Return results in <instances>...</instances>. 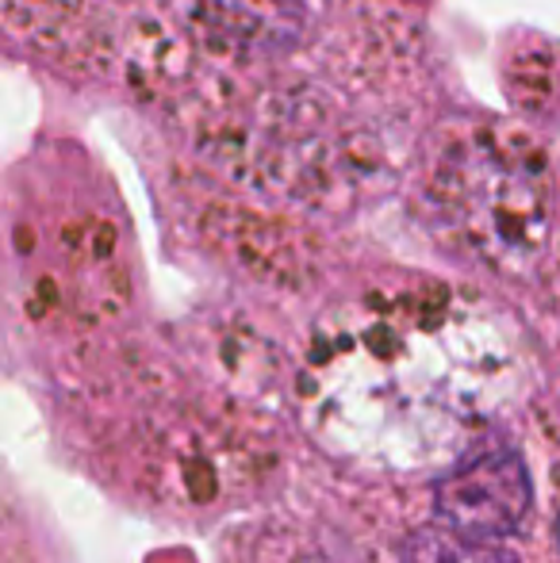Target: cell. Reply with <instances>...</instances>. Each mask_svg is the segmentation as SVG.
Returning <instances> with one entry per match:
<instances>
[{
	"label": "cell",
	"mask_w": 560,
	"mask_h": 563,
	"mask_svg": "<svg viewBox=\"0 0 560 563\" xmlns=\"http://www.w3.org/2000/svg\"><path fill=\"white\" fill-rule=\"evenodd\" d=\"M404 563H518L515 552L492 541H476L457 529H419L404 544Z\"/></svg>",
	"instance_id": "3957f363"
},
{
	"label": "cell",
	"mask_w": 560,
	"mask_h": 563,
	"mask_svg": "<svg viewBox=\"0 0 560 563\" xmlns=\"http://www.w3.org/2000/svg\"><path fill=\"white\" fill-rule=\"evenodd\" d=\"M441 526L476 541H503L523 533L534 510V487L523 456L510 449H484L461 460L433 487Z\"/></svg>",
	"instance_id": "7a4b0ae2"
},
{
	"label": "cell",
	"mask_w": 560,
	"mask_h": 563,
	"mask_svg": "<svg viewBox=\"0 0 560 563\" xmlns=\"http://www.w3.org/2000/svg\"><path fill=\"white\" fill-rule=\"evenodd\" d=\"M518 356L453 299H399L322 330L299 379L327 452L376 472L453 460L515 395Z\"/></svg>",
	"instance_id": "6da1fadb"
},
{
	"label": "cell",
	"mask_w": 560,
	"mask_h": 563,
	"mask_svg": "<svg viewBox=\"0 0 560 563\" xmlns=\"http://www.w3.org/2000/svg\"><path fill=\"white\" fill-rule=\"evenodd\" d=\"M557 533H560V521H557Z\"/></svg>",
	"instance_id": "277c9868"
}]
</instances>
